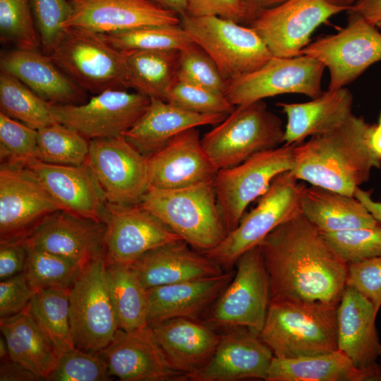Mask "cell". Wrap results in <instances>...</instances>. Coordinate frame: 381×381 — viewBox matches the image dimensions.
I'll use <instances>...</instances> for the list:
<instances>
[{
	"instance_id": "1",
	"label": "cell",
	"mask_w": 381,
	"mask_h": 381,
	"mask_svg": "<svg viewBox=\"0 0 381 381\" xmlns=\"http://www.w3.org/2000/svg\"><path fill=\"white\" fill-rule=\"evenodd\" d=\"M258 246L271 299L338 305L346 286L348 264L301 212Z\"/></svg>"
},
{
	"instance_id": "2",
	"label": "cell",
	"mask_w": 381,
	"mask_h": 381,
	"mask_svg": "<svg viewBox=\"0 0 381 381\" xmlns=\"http://www.w3.org/2000/svg\"><path fill=\"white\" fill-rule=\"evenodd\" d=\"M372 126L352 114L337 128L296 145L290 171L312 186L353 196L381 167L370 145Z\"/></svg>"
},
{
	"instance_id": "3",
	"label": "cell",
	"mask_w": 381,
	"mask_h": 381,
	"mask_svg": "<svg viewBox=\"0 0 381 381\" xmlns=\"http://www.w3.org/2000/svg\"><path fill=\"white\" fill-rule=\"evenodd\" d=\"M337 305L270 299L260 332L274 356L297 358L335 351Z\"/></svg>"
},
{
	"instance_id": "4",
	"label": "cell",
	"mask_w": 381,
	"mask_h": 381,
	"mask_svg": "<svg viewBox=\"0 0 381 381\" xmlns=\"http://www.w3.org/2000/svg\"><path fill=\"white\" fill-rule=\"evenodd\" d=\"M140 205L202 253L219 245L229 232L217 208L214 179L179 189L151 187Z\"/></svg>"
},
{
	"instance_id": "5",
	"label": "cell",
	"mask_w": 381,
	"mask_h": 381,
	"mask_svg": "<svg viewBox=\"0 0 381 381\" xmlns=\"http://www.w3.org/2000/svg\"><path fill=\"white\" fill-rule=\"evenodd\" d=\"M281 119L263 100L236 107L201 138L202 146L217 170L236 166L251 156L284 143Z\"/></svg>"
},
{
	"instance_id": "6",
	"label": "cell",
	"mask_w": 381,
	"mask_h": 381,
	"mask_svg": "<svg viewBox=\"0 0 381 381\" xmlns=\"http://www.w3.org/2000/svg\"><path fill=\"white\" fill-rule=\"evenodd\" d=\"M49 56L76 85L95 95L110 89H126L125 54L99 34L65 28L64 34Z\"/></svg>"
},
{
	"instance_id": "7",
	"label": "cell",
	"mask_w": 381,
	"mask_h": 381,
	"mask_svg": "<svg viewBox=\"0 0 381 381\" xmlns=\"http://www.w3.org/2000/svg\"><path fill=\"white\" fill-rule=\"evenodd\" d=\"M303 186L290 171L278 175L238 226L219 245L203 254L224 270L230 271L243 253L259 245L275 228L300 212Z\"/></svg>"
},
{
	"instance_id": "8",
	"label": "cell",
	"mask_w": 381,
	"mask_h": 381,
	"mask_svg": "<svg viewBox=\"0 0 381 381\" xmlns=\"http://www.w3.org/2000/svg\"><path fill=\"white\" fill-rule=\"evenodd\" d=\"M181 25L229 83L263 66L272 54L250 26L218 16L184 15Z\"/></svg>"
},
{
	"instance_id": "9",
	"label": "cell",
	"mask_w": 381,
	"mask_h": 381,
	"mask_svg": "<svg viewBox=\"0 0 381 381\" xmlns=\"http://www.w3.org/2000/svg\"><path fill=\"white\" fill-rule=\"evenodd\" d=\"M70 324L75 348L99 353L119 329L109 293L105 257L85 265L69 293Z\"/></svg>"
},
{
	"instance_id": "10",
	"label": "cell",
	"mask_w": 381,
	"mask_h": 381,
	"mask_svg": "<svg viewBox=\"0 0 381 381\" xmlns=\"http://www.w3.org/2000/svg\"><path fill=\"white\" fill-rule=\"evenodd\" d=\"M295 145L284 144L217 171L214 179L217 205L229 232L238 226L249 204L264 194L278 175L291 171Z\"/></svg>"
},
{
	"instance_id": "11",
	"label": "cell",
	"mask_w": 381,
	"mask_h": 381,
	"mask_svg": "<svg viewBox=\"0 0 381 381\" xmlns=\"http://www.w3.org/2000/svg\"><path fill=\"white\" fill-rule=\"evenodd\" d=\"M235 265L232 279L211 307L207 325L228 329L243 327L260 334L271 296L259 246L243 253Z\"/></svg>"
},
{
	"instance_id": "12",
	"label": "cell",
	"mask_w": 381,
	"mask_h": 381,
	"mask_svg": "<svg viewBox=\"0 0 381 381\" xmlns=\"http://www.w3.org/2000/svg\"><path fill=\"white\" fill-rule=\"evenodd\" d=\"M349 13L346 25L336 34L310 42L302 54L320 61L329 72L328 90L345 87L381 61V32L362 16Z\"/></svg>"
},
{
	"instance_id": "13",
	"label": "cell",
	"mask_w": 381,
	"mask_h": 381,
	"mask_svg": "<svg viewBox=\"0 0 381 381\" xmlns=\"http://www.w3.org/2000/svg\"><path fill=\"white\" fill-rule=\"evenodd\" d=\"M325 69L320 61L306 54L272 56L257 70L230 81L224 95L236 107L284 94H301L315 99L323 92Z\"/></svg>"
},
{
	"instance_id": "14",
	"label": "cell",
	"mask_w": 381,
	"mask_h": 381,
	"mask_svg": "<svg viewBox=\"0 0 381 381\" xmlns=\"http://www.w3.org/2000/svg\"><path fill=\"white\" fill-rule=\"evenodd\" d=\"M86 164L109 203L140 204L150 188L148 157L124 135L90 140Z\"/></svg>"
},
{
	"instance_id": "15",
	"label": "cell",
	"mask_w": 381,
	"mask_h": 381,
	"mask_svg": "<svg viewBox=\"0 0 381 381\" xmlns=\"http://www.w3.org/2000/svg\"><path fill=\"white\" fill-rule=\"evenodd\" d=\"M343 11L347 10L327 0H286L258 11L249 26L272 56L294 57L302 54L318 27Z\"/></svg>"
},
{
	"instance_id": "16",
	"label": "cell",
	"mask_w": 381,
	"mask_h": 381,
	"mask_svg": "<svg viewBox=\"0 0 381 381\" xmlns=\"http://www.w3.org/2000/svg\"><path fill=\"white\" fill-rule=\"evenodd\" d=\"M59 210L61 206L31 171L1 163L0 241L24 239L47 216Z\"/></svg>"
},
{
	"instance_id": "17",
	"label": "cell",
	"mask_w": 381,
	"mask_h": 381,
	"mask_svg": "<svg viewBox=\"0 0 381 381\" xmlns=\"http://www.w3.org/2000/svg\"><path fill=\"white\" fill-rule=\"evenodd\" d=\"M150 98L125 89H110L87 102L55 104L59 123L68 126L88 140L115 138L124 134L146 110Z\"/></svg>"
},
{
	"instance_id": "18",
	"label": "cell",
	"mask_w": 381,
	"mask_h": 381,
	"mask_svg": "<svg viewBox=\"0 0 381 381\" xmlns=\"http://www.w3.org/2000/svg\"><path fill=\"white\" fill-rule=\"evenodd\" d=\"M104 222L106 263L130 265L145 253L183 240L167 225L140 204L107 202Z\"/></svg>"
},
{
	"instance_id": "19",
	"label": "cell",
	"mask_w": 381,
	"mask_h": 381,
	"mask_svg": "<svg viewBox=\"0 0 381 381\" xmlns=\"http://www.w3.org/2000/svg\"><path fill=\"white\" fill-rule=\"evenodd\" d=\"M106 231L103 222L59 210L47 216L24 241L84 267L105 257Z\"/></svg>"
},
{
	"instance_id": "20",
	"label": "cell",
	"mask_w": 381,
	"mask_h": 381,
	"mask_svg": "<svg viewBox=\"0 0 381 381\" xmlns=\"http://www.w3.org/2000/svg\"><path fill=\"white\" fill-rule=\"evenodd\" d=\"M378 311L356 290L346 286L337 307V349L372 380H381V344L375 327Z\"/></svg>"
},
{
	"instance_id": "21",
	"label": "cell",
	"mask_w": 381,
	"mask_h": 381,
	"mask_svg": "<svg viewBox=\"0 0 381 381\" xmlns=\"http://www.w3.org/2000/svg\"><path fill=\"white\" fill-rule=\"evenodd\" d=\"M98 353L109 376L120 380H188L169 365L149 326L132 332L119 329L110 344Z\"/></svg>"
},
{
	"instance_id": "22",
	"label": "cell",
	"mask_w": 381,
	"mask_h": 381,
	"mask_svg": "<svg viewBox=\"0 0 381 381\" xmlns=\"http://www.w3.org/2000/svg\"><path fill=\"white\" fill-rule=\"evenodd\" d=\"M217 171L202 146L197 128L179 133L148 157L150 188H183L212 181Z\"/></svg>"
},
{
	"instance_id": "23",
	"label": "cell",
	"mask_w": 381,
	"mask_h": 381,
	"mask_svg": "<svg viewBox=\"0 0 381 381\" xmlns=\"http://www.w3.org/2000/svg\"><path fill=\"white\" fill-rule=\"evenodd\" d=\"M73 13L65 28L97 34L144 26L177 25L180 16L147 0H69Z\"/></svg>"
},
{
	"instance_id": "24",
	"label": "cell",
	"mask_w": 381,
	"mask_h": 381,
	"mask_svg": "<svg viewBox=\"0 0 381 381\" xmlns=\"http://www.w3.org/2000/svg\"><path fill=\"white\" fill-rule=\"evenodd\" d=\"M31 171L61 210L104 222L107 200L90 169L32 159L23 164Z\"/></svg>"
},
{
	"instance_id": "25",
	"label": "cell",
	"mask_w": 381,
	"mask_h": 381,
	"mask_svg": "<svg viewBox=\"0 0 381 381\" xmlns=\"http://www.w3.org/2000/svg\"><path fill=\"white\" fill-rule=\"evenodd\" d=\"M274 354L258 334L238 327L221 336L208 363L189 377L193 381L266 380Z\"/></svg>"
},
{
	"instance_id": "26",
	"label": "cell",
	"mask_w": 381,
	"mask_h": 381,
	"mask_svg": "<svg viewBox=\"0 0 381 381\" xmlns=\"http://www.w3.org/2000/svg\"><path fill=\"white\" fill-rule=\"evenodd\" d=\"M169 365L188 380L212 358L221 336L207 324L176 318L150 327Z\"/></svg>"
},
{
	"instance_id": "27",
	"label": "cell",
	"mask_w": 381,
	"mask_h": 381,
	"mask_svg": "<svg viewBox=\"0 0 381 381\" xmlns=\"http://www.w3.org/2000/svg\"><path fill=\"white\" fill-rule=\"evenodd\" d=\"M234 277L221 274L147 289V325L186 318L195 319L215 303Z\"/></svg>"
},
{
	"instance_id": "28",
	"label": "cell",
	"mask_w": 381,
	"mask_h": 381,
	"mask_svg": "<svg viewBox=\"0 0 381 381\" xmlns=\"http://www.w3.org/2000/svg\"><path fill=\"white\" fill-rule=\"evenodd\" d=\"M129 265L137 272L146 289L226 272L217 262L183 240L152 249Z\"/></svg>"
},
{
	"instance_id": "29",
	"label": "cell",
	"mask_w": 381,
	"mask_h": 381,
	"mask_svg": "<svg viewBox=\"0 0 381 381\" xmlns=\"http://www.w3.org/2000/svg\"><path fill=\"white\" fill-rule=\"evenodd\" d=\"M1 71L22 82L43 99L57 105L82 102L85 91L38 50L16 48L1 54Z\"/></svg>"
},
{
	"instance_id": "30",
	"label": "cell",
	"mask_w": 381,
	"mask_h": 381,
	"mask_svg": "<svg viewBox=\"0 0 381 381\" xmlns=\"http://www.w3.org/2000/svg\"><path fill=\"white\" fill-rule=\"evenodd\" d=\"M226 116L195 113L160 99L150 98L143 114L124 137L148 157L179 133L200 126L217 125Z\"/></svg>"
},
{
	"instance_id": "31",
	"label": "cell",
	"mask_w": 381,
	"mask_h": 381,
	"mask_svg": "<svg viewBox=\"0 0 381 381\" xmlns=\"http://www.w3.org/2000/svg\"><path fill=\"white\" fill-rule=\"evenodd\" d=\"M277 105L287 118L284 143L298 145L343 124L353 114V95L349 89L342 87L327 90L309 102H278Z\"/></svg>"
},
{
	"instance_id": "32",
	"label": "cell",
	"mask_w": 381,
	"mask_h": 381,
	"mask_svg": "<svg viewBox=\"0 0 381 381\" xmlns=\"http://www.w3.org/2000/svg\"><path fill=\"white\" fill-rule=\"evenodd\" d=\"M299 208L321 234L372 227L379 223L354 196L312 185L303 186Z\"/></svg>"
},
{
	"instance_id": "33",
	"label": "cell",
	"mask_w": 381,
	"mask_h": 381,
	"mask_svg": "<svg viewBox=\"0 0 381 381\" xmlns=\"http://www.w3.org/2000/svg\"><path fill=\"white\" fill-rule=\"evenodd\" d=\"M266 381H365L370 375L358 369L341 351L297 358L274 356Z\"/></svg>"
},
{
	"instance_id": "34",
	"label": "cell",
	"mask_w": 381,
	"mask_h": 381,
	"mask_svg": "<svg viewBox=\"0 0 381 381\" xmlns=\"http://www.w3.org/2000/svg\"><path fill=\"white\" fill-rule=\"evenodd\" d=\"M0 329L10 358L28 368L40 380H46L59 356L26 310L0 318Z\"/></svg>"
},
{
	"instance_id": "35",
	"label": "cell",
	"mask_w": 381,
	"mask_h": 381,
	"mask_svg": "<svg viewBox=\"0 0 381 381\" xmlns=\"http://www.w3.org/2000/svg\"><path fill=\"white\" fill-rule=\"evenodd\" d=\"M128 87L150 98L165 99L176 80L179 50L123 52Z\"/></svg>"
},
{
	"instance_id": "36",
	"label": "cell",
	"mask_w": 381,
	"mask_h": 381,
	"mask_svg": "<svg viewBox=\"0 0 381 381\" xmlns=\"http://www.w3.org/2000/svg\"><path fill=\"white\" fill-rule=\"evenodd\" d=\"M106 274L119 329L132 332L147 327V289L135 270L106 263Z\"/></svg>"
},
{
	"instance_id": "37",
	"label": "cell",
	"mask_w": 381,
	"mask_h": 381,
	"mask_svg": "<svg viewBox=\"0 0 381 381\" xmlns=\"http://www.w3.org/2000/svg\"><path fill=\"white\" fill-rule=\"evenodd\" d=\"M69 293L70 289L38 290L25 310L59 357L75 348L70 324Z\"/></svg>"
},
{
	"instance_id": "38",
	"label": "cell",
	"mask_w": 381,
	"mask_h": 381,
	"mask_svg": "<svg viewBox=\"0 0 381 381\" xmlns=\"http://www.w3.org/2000/svg\"><path fill=\"white\" fill-rule=\"evenodd\" d=\"M0 107L1 112L36 130L59 123L55 104L3 71L0 73Z\"/></svg>"
},
{
	"instance_id": "39",
	"label": "cell",
	"mask_w": 381,
	"mask_h": 381,
	"mask_svg": "<svg viewBox=\"0 0 381 381\" xmlns=\"http://www.w3.org/2000/svg\"><path fill=\"white\" fill-rule=\"evenodd\" d=\"M99 35L121 52L181 50L194 42L181 23L149 25Z\"/></svg>"
},
{
	"instance_id": "40",
	"label": "cell",
	"mask_w": 381,
	"mask_h": 381,
	"mask_svg": "<svg viewBox=\"0 0 381 381\" xmlns=\"http://www.w3.org/2000/svg\"><path fill=\"white\" fill-rule=\"evenodd\" d=\"M37 159L50 164L78 166L86 163L90 140L76 130L56 123L37 130Z\"/></svg>"
},
{
	"instance_id": "41",
	"label": "cell",
	"mask_w": 381,
	"mask_h": 381,
	"mask_svg": "<svg viewBox=\"0 0 381 381\" xmlns=\"http://www.w3.org/2000/svg\"><path fill=\"white\" fill-rule=\"evenodd\" d=\"M27 259L23 272L35 291L71 289L83 267L62 256L26 245Z\"/></svg>"
},
{
	"instance_id": "42",
	"label": "cell",
	"mask_w": 381,
	"mask_h": 381,
	"mask_svg": "<svg viewBox=\"0 0 381 381\" xmlns=\"http://www.w3.org/2000/svg\"><path fill=\"white\" fill-rule=\"evenodd\" d=\"M0 39L17 49L41 48L29 0H0Z\"/></svg>"
},
{
	"instance_id": "43",
	"label": "cell",
	"mask_w": 381,
	"mask_h": 381,
	"mask_svg": "<svg viewBox=\"0 0 381 381\" xmlns=\"http://www.w3.org/2000/svg\"><path fill=\"white\" fill-rule=\"evenodd\" d=\"M176 80L224 95L229 84L212 57L195 42L179 50Z\"/></svg>"
},
{
	"instance_id": "44",
	"label": "cell",
	"mask_w": 381,
	"mask_h": 381,
	"mask_svg": "<svg viewBox=\"0 0 381 381\" xmlns=\"http://www.w3.org/2000/svg\"><path fill=\"white\" fill-rule=\"evenodd\" d=\"M322 234L347 264L381 255L380 223L372 227Z\"/></svg>"
},
{
	"instance_id": "45",
	"label": "cell",
	"mask_w": 381,
	"mask_h": 381,
	"mask_svg": "<svg viewBox=\"0 0 381 381\" xmlns=\"http://www.w3.org/2000/svg\"><path fill=\"white\" fill-rule=\"evenodd\" d=\"M1 163L23 165L37 159V130L0 111Z\"/></svg>"
},
{
	"instance_id": "46",
	"label": "cell",
	"mask_w": 381,
	"mask_h": 381,
	"mask_svg": "<svg viewBox=\"0 0 381 381\" xmlns=\"http://www.w3.org/2000/svg\"><path fill=\"white\" fill-rule=\"evenodd\" d=\"M42 52L49 55L62 38L73 8L69 0H29Z\"/></svg>"
},
{
	"instance_id": "47",
	"label": "cell",
	"mask_w": 381,
	"mask_h": 381,
	"mask_svg": "<svg viewBox=\"0 0 381 381\" xmlns=\"http://www.w3.org/2000/svg\"><path fill=\"white\" fill-rule=\"evenodd\" d=\"M109 379L107 365L98 353L75 348L59 357L46 380L104 381Z\"/></svg>"
},
{
	"instance_id": "48",
	"label": "cell",
	"mask_w": 381,
	"mask_h": 381,
	"mask_svg": "<svg viewBox=\"0 0 381 381\" xmlns=\"http://www.w3.org/2000/svg\"><path fill=\"white\" fill-rule=\"evenodd\" d=\"M164 101L195 113L228 116L236 108L224 95L176 80Z\"/></svg>"
},
{
	"instance_id": "49",
	"label": "cell",
	"mask_w": 381,
	"mask_h": 381,
	"mask_svg": "<svg viewBox=\"0 0 381 381\" xmlns=\"http://www.w3.org/2000/svg\"><path fill=\"white\" fill-rule=\"evenodd\" d=\"M346 285L381 307V255L348 264Z\"/></svg>"
},
{
	"instance_id": "50",
	"label": "cell",
	"mask_w": 381,
	"mask_h": 381,
	"mask_svg": "<svg viewBox=\"0 0 381 381\" xmlns=\"http://www.w3.org/2000/svg\"><path fill=\"white\" fill-rule=\"evenodd\" d=\"M258 13L242 0H187L186 15L214 16L249 26Z\"/></svg>"
},
{
	"instance_id": "51",
	"label": "cell",
	"mask_w": 381,
	"mask_h": 381,
	"mask_svg": "<svg viewBox=\"0 0 381 381\" xmlns=\"http://www.w3.org/2000/svg\"><path fill=\"white\" fill-rule=\"evenodd\" d=\"M35 292L23 272L1 280L0 318L11 317L24 311Z\"/></svg>"
},
{
	"instance_id": "52",
	"label": "cell",
	"mask_w": 381,
	"mask_h": 381,
	"mask_svg": "<svg viewBox=\"0 0 381 381\" xmlns=\"http://www.w3.org/2000/svg\"><path fill=\"white\" fill-rule=\"evenodd\" d=\"M27 259L24 239L0 241V279L23 272Z\"/></svg>"
},
{
	"instance_id": "53",
	"label": "cell",
	"mask_w": 381,
	"mask_h": 381,
	"mask_svg": "<svg viewBox=\"0 0 381 381\" xmlns=\"http://www.w3.org/2000/svg\"><path fill=\"white\" fill-rule=\"evenodd\" d=\"M1 381H36L40 378L22 364L11 358L1 361Z\"/></svg>"
},
{
	"instance_id": "54",
	"label": "cell",
	"mask_w": 381,
	"mask_h": 381,
	"mask_svg": "<svg viewBox=\"0 0 381 381\" xmlns=\"http://www.w3.org/2000/svg\"><path fill=\"white\" fill-rule=\"evenodd\" d=\"M349 11L355 12L381 28V0H358Z\"/></svg>"
},
{
	"instance_id": "55",
	"label": "cell",
	"mask_w": 381,
	"mask_h": 381,
	"mask_svg": "<svg viewBox=\"0 0 381 381\" xmlns=\"http://www.w3.org/2000/svg\"><path fill=\"white\" fill-rule=\"evenodd\" d=\"M353 196L361 202L374 218L381 224V202L376 201L372 198V191L358 187L356 189Z\"/></svg>"
},
{
	"instance_id": "56",
	"label": "cell",
	"mask_w": 381,
	"mask_h": 381,
	"mask_svg": "<svg viewBox=\"0 0 381 381\" xmlns=\"http://www.w3.org/2000/svg\"><path fill=\"white\" fill-rule=\"evenodd\" d=\"M167 11L176 13L180 17L186 14L187 0H147Z\"/></svg>"
},
{
	"instance_id": "57",
	"label": "cell",
	"mask_w": 381,
	"mask_h": 381,
	"mask_svg": "<svg viewBox=\"0 0 381 381\" xmlns=\"http://www.w3.org/2000/svg\"><path fill=\"white\" fill-rule=\"evenodd\" d=\"M370 145L375 156L381 162V127L373 125L370 133Z\"/></svg>"
},
{
	"instance_id": "58",
	"label": "cell",
	"mask_w": 381,
	"mask_h": 381,
	"mask_svg": "<svg viewBox=\"0 0 381 381\" xmlns=\"http://www.w3.org/2000/svg\"><path fill=\"white\" fill-rule=\"evenodd\" d=\"M248 6L256 11L271 8L286 0H242Z\"/></svg>"
},
{
	"instance_id": "59",
	"label": "cell",
	"mask_w": 381,
	"mask_h": 381,
	"mask_svg": "<svg viewBox=\"0 0 381 381\" xmlns=\"http://www.w3.org/2000/svg\"><path fill=\"white\" fill-rule=\"evenodd\" d=\"M327 1L333 5L346 8L348 11L358 0H327Z\"/></svg>"
},
{
	"instance_id": "60",
	"label": "cell",
	"mask_w": 381,
	"mask_h": 381,
	"mask_svg": "<svg viewBox=\"0 0 381 381\" xmlns=\"http://www.w3.org/2000/svg\"><path fill=\"white\" fill-rule=\"evenodd\" d=\"M0 358L1 361L10 358L8 345L4 337L0 338Z\"/></svg>"
},
{
	"instance_id": "61",
	"label": "cell",
	"mask_w": 381,
	"mask_h": 381,
	"mask_svg": "<svg viewBox=\"0 0 381 381\" xmlns=\"http://www.w3.org/2000/svg\"><path fill=\"white\" fill-rule=\"evenodd\" d=\"M378 359L380 360V365H381V347H380V353H379Z\"/></svg>"
},
{
	"instance_id": "62",
	"label": "cell",
	"mask_w": 381,
	"mask_h": 381,
	"mask_svg": "<svg viewBox=\"0 0 381 381\" xmlns=\"http://www.w3.org/2000/svg\"><path fill=\"white\" fill-rule=\"evenodd\" d=\"M377 125L381 127V113H380V119H379V123H378Z\"/></svg>"
}]
</instances>
